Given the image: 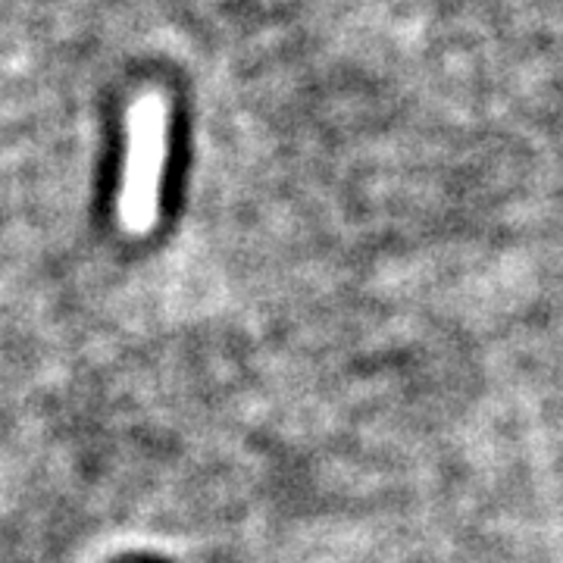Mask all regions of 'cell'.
Segmentation results:
<instances>
[{"label":"cell","instance_id":"cell-1","mask_svg":"<svg viewBox=\"0 0 563 563\" xmlns=\"http://www.w3.org/2000/svg\"><path fill=\"white\" fill-rule=\"evenodd\" d=\"M163 157H166V110L161 98L147 95L132 110V151L122 185V222L144 232L157 220Z\"/></svg>","mask_w":563,"mask_h":563}]
</instances>
